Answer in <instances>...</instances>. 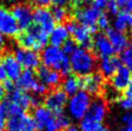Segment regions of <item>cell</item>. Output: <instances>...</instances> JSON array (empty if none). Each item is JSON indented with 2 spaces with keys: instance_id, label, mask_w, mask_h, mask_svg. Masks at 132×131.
I'll list each match as a JSON object with an SVG mask.
<instances>
[{
  "instance_id": "cell-18",
  "label": "cell",
  "mask_w": 132,
  "mask_h": 131,
  "mask_svg": "<svg viewBox=\"0 0 132 131\" xmlns=\"http://www.w3.org/2000/svg\"><path fill=\"white\" fill-rule=\"evenodd\" d=\"M37 76L40 83L44 84L46 87H56L61 83V74L44 66L38 68Z\"/></svg>"
},
{
  "instance_id": "cell-38",
  "label": "cell",
  "mask_w": 132,
  "mask_h": 131,
  "mask_svg": "<svg viewBox=\"0 0 132 131\" xmlns=\"http://www.w3.org/2000/svg\"><path fill=\"white\" fill-rule=\"evenodd\" d=\"M52 1L53 0H32V2L38 6V8H46Z\"/></svg>"
},
{
  "instance_id": "cell-14",
  "label": "cell",
  "mask_w": 132,
  "mask_h": 131,
  "mask_svg": "<svg viewBox=\"0 0 132 131\" xmlns=\"http://www.w3.org/2000/svg\"><path fill=\"white\" fill-rule=\"evenodd\" d=\"M33 21L35 25L39 26L48 34L55 27V21L47 8H37L33 12Z\"/></svg>"
},
{
  "instance_id": "cell-13",
  "label": "cell",
  "mask_w": 132,
  "mask_h": 131,
  "mask_svg": "<svg viewBox=\"0 0 132 131\" xmlns=\"http://www.w3.org/2000/svg\"><path fill=\"white\" fill-rule=\"evenodd\" d=\"M80 87L83 91L86 92L89 95H96L98 92L101 91L103 85V76L99 73L92 72L82 76L79 79Z\"/></svg>"
},
{
  "instance_id": "cell-29",
  "label": "cell",
  "mask_w": 132,
  "mask_h": 131,
  "mask_svg": "<svg viewBox=\"0 0 132 131\" xmlns=\"http://www.w3.org/2000/svg\"><path fill=\"white\" fill-rule=\"evenodd\" d=\"M121 62L125 64V67L132 72V40L128 44L127 47L122 51L121 56Z\"/></svg>"
},
{
  "instance_id": "cell-50",
  "label": "cell",
  "mask_w": 132,
  "mask_h": 131,
  "mask_svg": "<svg viewBox=\"0 0 132 131\" xmlns=\"http://www.w3.org/2000/svg\"><path fill=\"white\" fill-rule=\"evenodd\" d=\"M90 1H92V0H77L78 3H88Z\"/></svg>"
},
{
  "instance_id": "cell-3",
  "label": "cell",
  "mask_w": 132,
  "mask_h": 131,
  "mask_svg": "<svg viewBox=\"0 0 132 131\" xmlns=\"http://www.w3.org/2000/svg\"><path fill=\"white\" fill-rule=\"evenodd\" d=\"M49 34L37 25L30 26L24 33L18 37V42L21 48L39 51L46 45Z\"/></svg>"
},
{
  "instance_id": "cell-44",
  "label": "cell",
  "mask_w": 132,
  "mask_h": 131,
  "mask_svg": "<svg viewBox=\"0 0 132 131\" xmlns=\"http://www.w3.org/2000/svg\"><path fill=\"white\" fill-rule=\"evenodd\" d=\"M53 1H55L56 5H60V6H64L66 3H68L70 0H53Z\"/></svg>"
},
{
  "instance_id": "cell-10",
  "label": "cell",
  "mask_w": 132,
  "mask_h": 131,
  "mask_svg": "<svg viewBox=\"0 0 132 131\" xmlns=\"http://www.w3.org/2000/svg\"><path fill=\"white\" fill-rule=\"evenodd\" d=\"M13 56L21 66V68L23 67L25 69L33 70L34 69L39 68L40 66V57L36 51L18 47L15 49Z\"/></svg>"
},
{
  "instance_id": "cell-6",
  "label": "cell",
  "mask_w": 132,
  "mask_h": 131,
  "mask_svg": "<svg viewBox=\"0 0 132 131\" xmlns=\"http://www.w3.org/2000/svg\"><path fill=\"white\" fill-rule=\"evenodd\" d=\"M102 13L93 6L83 8H76L74 11V18L79 24L87 27L91 33H95L97 30L96 21Z\"/></svg>"
},
{
  "instance_id": "cell-31",
  "label": "cell",
  "mask_w": 132,
  "mask_h": 131,
  "mask_svg": "<svg viewBox=\"0 0 132 131\" xmlns=\"http://www.w3.org/2000/svg\"><path fill=\"white\" fill-rule=\"evenodd\" d=\"M77 48L76 44L73 40H70V39H68V40L62 44V49L63 53L65 55H71L74 52V50Z\"/></svg>"
},
{
  "instance_id": "cell-33",
  "label": "cell",
  "mask_w": 132,
  "mask_h": 131,
  "mask_svg": "<svg viewBox=\"0 0 132 131\" xmlns=\"http://www.w3.org/2000/svg\"><path fill=\"white\" fill-rule=\"evenodd\" d=\"M119 105L122 110L126 112L132 111V98L128 96H123L119 100Z\"/></svg>"
},
{
  "instance_id": "cell-53",
  "label": "cell",
  "mask_w": 132,
  "mask_h": 131,
  "mask_svg": "<svg viewBox=\"0 0 132 131\" xmlns=\"http://www.w3.org/2000/svg\"><path fill=\"white\" fill-rule=\"evenodd\" d=\"M130 26L132 27V15H131V24H130Z\"/></svg>"
},
{
  "instance_id": "cell-37",
  "label": "cell",
  "mask_w": 132,
  "mask_h": 131,
  "mask_svg": "<svg viewBox=\"0 0 132 131\" xmlns=\"http://www.w3.org/2000/svg\"><path fill=\"white\" fill-rule=\"evenodd\" d=\"M121 121L125 126H132V112H125L121 117Z\"/></svg>"
},
{
  "instance_id": "cell-26",
  "label": "cell",
  "mask_w": 132,
  "mask_h": 131,
  "mask_svg": "<svg viewBox=\"0 0 132 131\" xmlns=\"http://www.w3.org/2000/svg\"><path fill=\"white\" fill-rule=\"evenodd\" d=\"M131 24V15L126 12L120 13L116 15L113 20V29L117 30L119 32L125 33V31Z\"/></svg>"
},
{
  "instance_id": "cell-40",
  "label": "cell",
  "mask_w": 132,
  "mask_h": 131,
  "mask_svg": "<svg viewBox=\"0 0 132 131\" xmlns=\"http://www.w3.org/2000/svg\"><path fill=\"white\" fill-rule=\"evenodd\" d=\"M40 96H38V95L31 96V106H34V107L36 108L38 106H40Z\"/></svg>"
},
{
  "instance_id": "cell-20",
  "label": "cell",
  "mask_w": 132,
  "mask_h": 131,
  "mask_svg": "<svg viewBox=\"0 0 132 131\" xmlns=\"http://www.w3.org/2000/svg\"><path fill=\"white\" fill-rule=\"evenodd\" d=\"M106 38L110 42L111 45L113 46L115 52H122L127 47L129 42L128 38L125 33L119 32L113 28L106 29Z\"/></svg>"
},
{
  "instance_id": "cell-42",
  "label": "cell",
  "mask_w": 132,
  "mask_h": 131,
  "mask_svg": "<svg viewBox=\"0 0 132 131\" xmlns=\"http://www.w3.org/2000/svg\"><path fill=\"white\" fill-rule=\"evenodd\" d=\"M125 96H128V97L132 98V77L130 79V82H129L127 88L125 89Z\"/></svg>"
},
{
  "instance_id": "cell-47",
  "label": "cell",
  "mask_w": 132,
  "mask_h": 131,
  "mask_svg": "<svg viewBox=\"0 0 132 131\" xmlns=\"http://www.w3.org/2000/svg\"><path fill=\"white\" fill-rule=\"evenodd\" d=\"M120 131H132V126H122Z\"/></svg>"
},
{
  "instance_id": "cell-28",
  "label": "cell",
  "mask_w": 132,
  "mask_h": 131,
  "mask_svg": "<svg viewBox=\"0 0 132 131\" xmlns=\"http://www.w3.org/2000/svg\"><path fill=\"white\" fill-rule=\"evenodd\" d=\"M50 13L55 22H63L68 17L67 9L64 6H60V5H54L51 8Z\"/></svg>"
},
{
  "instance_id": "cell-15",
  "label": "cell",
  "mask_w": 132,
  "mask_h": 131,
  "mask_svg": "<svg viewBox=\"0 0 132 131\" xmlns=\"http://www.w3.org/2000/svg\"><path fill=\"white\" fill-rule=\"evenodd\" d=\"M131 72L125 66H121L114 75L111 77V86L116 92L125 91L127 88L130 79H131Z\"/></svg>"
},
{
  "instance_id": "cell-46",
  "label": "cell",
  "mask_w": 132,
  "mask_h": 131,
  "mask_svg": "<svg viewBox=\"0 0 132 131\" xmlns=\"http://www.w3.org/2000/svg\"><path fill=\"white\" fill-rule=\"evenodd\" d=\"M4 95H5V90H4L3 86L0 85V100L4 97Z\"/></svg>"
},
{
  "instance_id": "cell-48",
  "label": "cell",
  "mask_w": 132,
  "mask_h": 131,
  "mask_svg": "<svg viewBox=\"0 0 132 131\" xmlns=\"http://www.w3.org/2000/svg\"><path fill=\"white\" fill-rule=\"evenodd\" d=\"M125 9L129 12H132V0L129 1L128 4H127V5H126V7H125Z\"/></svg>"
},
{
  "instance_id": "cell-8",
  "label": "cell",
  "mask_w": 132,
  "mask_h": 131,
  "mask_svg": "<svg viewBox=\"0 0 132 131\" xmlns=\"http://www.w3.org/2000/svg\"><path fill=\"white\" fill-rule=\"evenodd\" d=\"M66 28L68 30L69 34H71L73 36L75 44H78L81 45L82 48L89 49L93 46V39L92 33L90 30L85 26L78 24L74 21H70L67 23Z\"/></svg>"
},
{
  "instance_id": "cell-35",
  "label": "cell",
  "mask_w": 132,
  "mask_h": 131,
  "mask_svg": "<svg viewBox=\"0 0 132 131\" xmlns=\"http://www.w3.org/2000/svg\"><path fill=\"white\" fill-rule=\"evenodd\" d=\"M106 8L110 15H117L119 14V6H118L116 0H111L110 2H109V4L107 5Z\"/></svg>"
},
{
  "instance_id": "cell-7",
  "label": "cell",
  "mask_w": 132,
  "mask_h": 131,
  "mask_svg": "<svg viewBox=\"0 0 132 131\" xmlns=\"http://www.w3.org/2000/svg\"><path fill=\"white\" fill-rule=\"evenodd\" d=\"M33 118L25 112L8 116L5 131H36Z\"/></svg>"
},
{
  "instance_id": "cell-27",
  "label": "cell",
  "mask_w": 132,
  "mask_h": 131,
  "mask_svg": "<svg viewBox=\"0 0 132 131\" xmlns=\"http://www.w3.org/2000/svg\"><path fill=\"white\" fill-rule=\"evenodd\" d=\"M102 128V124L95 122L87 117H84L79 124V131H100Z\"/></svg>"
},
{
  "instance_id": "cell-51",
  "label": "cell",
  "mask_w": 132,
  "mask_h": 131,
  "mask_svg": "<svg viewBox=\"0 0 132 131\" xmlns=\"http://www.w3.org/2000/svg\"><path fill=\"white\" fill-rule=\"evenodd\" d=\"M100 131H110L109 130V129H108V128H105V127H103L102 129H101V130Z\"/></svg>"
},
{
  "instance_id": "cell-17",
  "label": "cell",
  "mask_w": 132,
  "mask_h": 131,
  "mask_svg": "<svg viewBox=\"0 0 132 131\" xmlns=\"http://www.w3.org/2000/svg\"><path fill=\"white\" fill-rule=\"evenodd\" d=\"M6 100L18 107L22 112H25L31 106V95L18 88H15L13 91L9 93Z\"/></svg>"
},
{
  "instance_id": "cell-2",
  "label": "cell",
  "mask_w": 132,
  "mask_h": 131,
  "mask_svg": "<svg viewBox=\"0 0 132 131\" xmlns=\"http://www.w3.org/2000/svg\"><path fill=\"white\" fill-rule=\"evenodd\" d=\"M70 69L75 74L85 76L94 71L96 67L95 57L88 49L77 47L71 55H70Z\"/></svg>"
},
{
  "instance_id": "cell-16",
  "label": "cell",
  "mask_w": 132,
  "mask_h": 131,
  "mask_svg": "<svg viewBox=\"0 0 132 131\" xmlns=\"http://www.w3.org/2000/svg\"><path fill=\"white\" fill-rule=\"evenodd\" d=\"M107 115V105L105 101L101 98H96L94 101L91 102V105L86 116L90 120H94L95 122L102 124L103 120H105Z\"/></svg>"
},
{
  "instance_id": "cell-41",
  "label": "cell",
  "mask_w": 132,
  "mask_h": 131,
  "mask_svg": "<svg viewBox=\"0 0 132 131\" xmlns=\"http://www.w3.org/2000/svg\"><path fill=\"white\" fill-rule=\"evenodd\" d=\"M6 80H7V74H6V71H5L2 64L0 63V83L5 82Z\"/></svg>"
},
{
  "instance_id": "cell-43",
  "label": "cell",
  "mask_w": 132,
  "mask_h": 131,
  "mask_svg": "<svg viewBox=\"0 0 132 131\" xmlns=\"http://www.w3.org/2000/svg\"><path fill=\"white\" fill-rule=\"evenodd\" d=\"M129 1H130V0H116V2H117L119 8H120V7L125 8V7H126V5L128 4Z\"/></svg>"
},
{
  "instance_id": "cell-22",
  "label": "cell",
  "mask_w": 132,
  "mask_h": 131,
  "mask_svg": "<svg viewBox=\"0 0 132 131\" xmlns=\"http://www.w3.org/2000/svg\"><path fill=\"white\" fill-rule=\"evenodd\" d=\"M98 67L102 76L112 77L121 67V60L114 56L102 58L99 62Z\"/></svg>"
},
{
  "instance_id": "cell-5",
  "label": "cell",
  "mask_w": 132,
  "mask_h": 131,
  "mask_svg": "<svg viewBox=\"0 0 132 131\" xmlns=\"http://www.w3.org/2000/svg\"><path fill=\"white\" fill-rule=\"evenodd\" d=\"M16 87L21 91H31L37 95H44L47 92V87L40 83L36 78L33 70L24 69L22 70L16 80Z\"/></svg>"
},
{
  "instance_id": "cell-1",
  "label": "cell",
  "mask_w": 132,
  "mask_h": 131,
  "mask_svg": "<svg viewBox=\"0 0 132 131\" xmlns=\"http://www.w3.org/2000/svg\"><path fill=\"white\" fill-rule=\"evenodd\" d=\"M40 57L44 67L56 70L62 75H70L71 71L70 61L68 56L63 53L60 47L47 45L44 48Z\"/></svg>"
},
{
  "instance_id": "cell-30",
  "label": "cell",
  "mask_w": 132,
  "mask_h": 131,
  "mask_svg": "<svg viewBox=\"0 0 132 131\" xmlns=\"http://www.w3.org/2000/svg\"><path fill=\"white\" fill-rule=\"evenodd\" d=\"M60 130H62V127H61V124L59 122L57 115L52 114V116L44 124L42 131H60Z\"/></svg>"
},
{
  "instance_id": "cell-34",
  "label": "cell",
  "mask_w": 132,
  "mask_h": 131,
  "mask_svg": "<svg viewBox=\"0 0 132 131\" xmlns=\"http://www.w3.org/2000/svg\"><path fill=\"white\" fill-rule=\"evenodd\" d=\"M109 25H110V19L108 18V15L105 14H101L99 15L97 21H96V26L101 28V29L106 30L109 28Z\"/></svg>"
},
{
  "instance_id": "cell-21",
  "label": "cell",
  "mask_w": 132,
  "mask_h": 131,
  "mask_svg": "<svg viewBox=\"0 0 132 131\" xmlns=\"http://www.w3.org/2000/svg\"><path fill=\"white\" fill-rule=\"evenodd\" d=\"M2 66L7 74V78L11 81H16L22 71L21 66L11 54H7L2 59Z\"/></svg>"
},
{
  "instance_id": "cell-32",
  "label": "cell",
  "mask_w": 132,
  "mask_h": 131,
  "mask_svg": "<svg viewBox=\"0 0 132 131\" xmlns=\"http://www.w3.org/2000/svg\"><path fill=\"white\" fill-rule=\"evenodd\" d=\"M8 115L4 103H0V131H5Z\"/></svg>"
},
{
  "instance_id": "cell-45",
  "label": "cell",
  "mask_w": 132,
  "mask_h": 131,
  "mask_svg": "<svg viewBox=\"0 0 132 131\" xmlns=\"http://www.w3.org/2000/svg\"><path fill=\"white\" fill-rule=\"evenodd\" d=\"M63 131H79V129L76 127V126H73V125H70V126H69L68 128H66L65 130Z\"/></svg>"
},
{
  "instance_id": "cell-9",
  "label": "cell",
  "mask_w": 132,
  "mask_h": 131,
  "mask_svg": "<svg viewBox=\"0 0 132 131\" xmlns=\"http://www.w3.org/2000/svg\"><path fill=\"white\" fill-rule=\"evenodd\" d=\"M68 99V95L61 89H54L51 92H49L44 97V107L55 115L63 113V110L66 107Z\"/></svg>"
},
{
  "instance_id": "cell-25",
  "label": "cell",
  "mask_w": 132,
  "mask_h": 131,
  "mask_svg": "<svg viewBox=\"0 0 132 131\" xmlns=\"http://www.w3.org/2000/svg\"><path fill=\"white\" fill-rule=\"evenodd\" d=\"M79 88H80L79 78H77L74 75H68L62 82V91L70 96L79 92Z\"/></svg>"
},
{
  "instance_id": "cell-12",
  "label": "cell",
  "mask_w": 132,
  "mask_h": 131,
  "mask_svg": "<svg viewBox=\"0 0 132 131\" xmlns=\"http://www.w3.org/2000/svg\"><path fill=\"white\" fill-rule=\"evenodd\" d=\"M11 13L16 20L19 29L27 30L31 26L33 21V12L29 6L25 4L15 5Z\"/></svg>"
},
{
  "instance_id": "cell-24",
  "label": "cell",
  "mask_w": 132,
  "mask_h": 131,
  "mask_svg": "<svg viewBox=\"0 0 132 131\" xmlns=\"http://www.w3.org/2000/svg\"><path fill=\"white\" fill-rule=\"evenodd\" d=\"M52 114L48 109H46L44 106H38L33 111V120L36 125V129L39 131L43 130L44 124L46 122V120L52 116Z\"/></svg>"
},
{
  "instance_id": "cell-11",
  "label": "cell",
  "mask_w": 132,
  "mask_h": 131,
  "mask_svg": "<svg viewBox=\"0 0 132 131\" xmlns=\"http://www.w3.org/2000/svg\"><path fill=\"white\" fill-rule=\"evenodd\" d=\"M19 32V27L11 11L0 7V34L2 36L14 37Z\"/></svg>"
},
{
  "instance_id": "cell-23",
  "label": "cell",
  "mask_w": 132,
  "mask_h": 131,
  "mask_svg": "<svg viewBox=\"0 0 132 131\" xmlns=\"http://www.w3.org/2000/svg\"><path fill=\"white\" fill-rule=\"evenodd\" d=\"M69 36H70V34L68 32L66 26L59 24V25H56L52 29L51 32L49 33L48 40L50 42L51 45L56 46V47H60L69 39Z\"/></svg>"
},
{
  "instance_id": "cell-36",
  "label": "cell",
  "mask_w": 132,
  "mask_h": 131,
  "mask_svg": "<svg viewBox=\"0 0 132 131\" xmlns=\"http://www.w3.org/2000/svg\"><path fill=\"white\" fill-rule=\"evenodd\" d=\"M93 1V7L97 9L99 11H101L102 9H105L107 5L109 4L111 0H92Z\"/></svg>"
},
{
  "instance_id": "cell-52",
  "label": "cell",
  "mask_w": 132,
  "mask_h": 131,
  "mask_svg": "<svg viewBox=\"0 0 132 131\" xmlns=\"http://www.w3.org/2000/svg\"><path fill=\"white\" fill-rule=\"evenodd\" d=\"M1 52H2V46H0V56H1Z\"/></svg>"
},
{
  "instance_id": "cell-4",
  "label": "cell",
  "mask_w": 132,
  "mask_h": 131,
  "mask_svg": "<svg viewBox=\"0 0 132 131\" xmlns=\"http://www.w3.org/2000/svg\"><path fill=\"white\" fill-rule=\"evenodd\" d=\"M91 102V95L84 91H79L71 95L67 102V111L70 119L74 120H82L88 112Z\"/></svg>"
},
{
  "instance_id": "cell-39",
  "label": "cell",
  "mask_w": 132,
  "mask_h": 131,
  "mask_svg": "<svg viewBox=\"0 0 132 131\" xmlns=\"http://www.w3.org/2000/svg\"><path fill=\"white\" fill-rule=\"evenodd\" d=\"M3 88H4V90H5V92H9V93H10V92H12L15 89V84H13V81L6 80L4 82Z\"/></svg>"
},
{
  "instance_id": "cell-19",
  "label": "cell",
  "mask_w": 132,
  "mask_h": 131,
  "mask_svg": "<svg viewBox=\"0 0 132 131\" xmlns=\"http://www.w3.org/2000/svg\"><path fill=\"white\" fill-rule=\"evenodd\" d=\"M93 46L95 53L98 55L100 58L111 57L115 53L113 46L111 45L110 42L108 40L105 35L97 34L93 40Z\"/></svg>"
},
{
  "instance_id": "cell-49",
  "label": "cell",
  "mask_w": 132,
  "mask_h": 131,
  "mask_svg": "<svg viewBox=\"0 0 132 131\" xmlns=\"http://www.w3.org/2000/svg\"><path fill=\"white\" fill-rule=\"evenodd\" d=\"M3 44H4V38H3V36L0 34V46H2Z\"/></svg>"
}]
</instances>
